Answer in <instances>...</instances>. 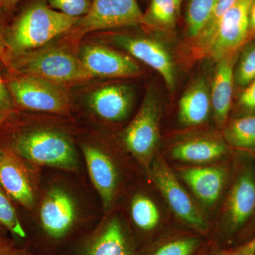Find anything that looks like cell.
<instances>
[{
  "label": "cell",
  "instance_id": "60d3db41",
  "mask_svg": "<svg viewBox=\"0 0 255 255\" xmlns=\"http://www.w3.org/2000/svg\"><path fill=\"white\" fill-rule=\"evenodd\" d=\"M198 255H205L204 254V253H201V254Z\"/></svg>",
  "mask_w": 255,
  "mask_h": 255
},
{
  "label": "cell",
  "instance_id": "f1b7e54d",
  "mask_svg": "<svg viewBox=\"0 0 255 255\" xmlns=\"http://www.w3.org/2000/svg\"><path fill=\"white\" fill-rule=\"evenodd\" d=\"M198 246L199 240L197 238H182L166 243L152 255H191Z\"/></svg>",
  "mask_w": 255,
  "mask_h": 255
},
{
  "label": "cell",
  "instance_id": "44dd1931",
  "mask_svg": "<svg viewBox=\"0 0 255 255\" xmlns=\"http://www.w3.org/2000/svg\"><path fill=\"white\" fill-rule=\"evenodd\" d=\"M127 214L129 221L142 232L155 229L160 221L157 204L141 191H133L128 197Z\"/></svg>",
  "mask_w": 255,
  "mask_h": 255
},
{
  "label": "cell",
  "instance_id": "4fadbf2b",
  "mask_svg": "<svg viewBox=\"0 0 255 255\" xmlns=\"http://www.w3.org/2000/svg\"><path fill=\"white\" fill-rule=\"evenodd\" d=\"M133 102L131 88L123 85L101 87L87 98L90 113L105 123H117L127 119L132 111Z\"/></svg>",
  "mask_w": 255,
  "mask_h": 255
},
{
  "label": "cell",
  "instance_id": "e575fe53",
  "mask_svg": "<svg viewBox=\"0 0 255 255\" xmlns=\"http://www.w3.org/2000/svg\"><path fill=\"white\" fill-rule=\"evenodd\" d=\"M251 32L255 33V0L252 4L249 16V33Z\"/></svg>",
  "mask_w": 255,
  "mask_h": 255
},
{
  "label": "cell",
  "instance_id": "30bf717a",
  "mask_svg": "<svg viewBox=\"0 0 255 255\" xmlns=\"http://www.w3.org/2000/svg\"><path fill=\"white\" fill-rule=\"evenodd\" d=\"M148 175L174 214L181 221L199 231L207 229L204 215L180 184L164 159L156 156L151 164Z\"/></svg>",
  "mask_w": 255,
  "mask_h": 255
},
{
  "label": "cell",
  "instance_id": "ab89813d",
  "mask_svg": "<svg viewBox=\"0 0 255 255\" xmlns=\"http://www.w3.org/2000/svg\"><path fill=\"white\" fill-rule=\"evenodd\" d=\"M216 255H229V253H219V254H218Z\"/></svg>",
  "mask_w": 255,
  "mask_h": 255
},
{
  "label": "cell",
  "instance_id": "4316f807",
  "mask_svg": "<svg viewBox=\"0 0 255 255\" xmlns=\"http://www.w3.org/2000/svg\"><path fill=\"white\" fill-rule=\"evenodd\" d=\"M236 79L238 85L246 87L255 80V44L247 48L242 54Z\"/></svg>",
  "mask_w": 255,
  "mask_h": 255
},
{
  "label": "cell",
  "instance_id": "d6986e66",
  "mask_svg": "<svg viewBox=\"0 0 255 255\" xmlns=\"http://www.w3.org/2000/svg\"><path fill=\"white\" fill-rule=\"evenodd\" d=\"M211 96L205 80H196L182 95L179 103V119L183 125L204 123L211 110Z\"/></svg>",
  "mask_w": 255,
  "mask_h": 255
},
{
  "label": "cell",
  "instance_id": "e0dca14e",
  "mask_svg": "<svg viewBox=\"0 0 255 255\" xmlns=\"http://www.w3.org/2000/svg\"><path fill=\"white\" fill-rule=\"evenodd\" d=\"M236 60V52L218 60L211 85V102L215 119L223 125L231 109L233 87V68Z\"/></svg>",
  "mask_w": 255,
  "mask_h": 255
},
{
  "label": "cell",
  "instance_id": "1f68e13d",
  "mask_svg": "<svg viewBox=\"0 0 255 255\" xmlns=\"http://www.w3.org/2000/svg\"><path fill=\"white\" fill-rule=\"evenodd\" d=\"M0 255H30V253L27 250L17 248L6 241L0 243Z\"/></svg>",
  "mask_w": 255,
  "mask_h": 255
},
{
  "label": "cell",
  "instance_id": "7bdbcfd3",
  "mask_svg": "<svg viewBox=\"0 0 255 255\" xmlns=\"http://www.w3.org/2000/svg\"></svg>",
  "mask_w": 255,
  "mask_h": 255
},
{
  "label": "cell",
  "instance_id": "8992f818",
  "mask_svg": "<svg viewBox=\"0 0 255 255\" xmlns=\"http://www.w3.org/2000/svg\"><path fill=\"white\" fill-rule=\"evenodd\" d=\"M160 114L157 97L147 94L136 115L119 135L122 148L147 174L158 149Z\"/></svg>",
  "mask_w": 255,
  "mask_h": 255
},
{
  "label": "cell",
  "instance_id": "603a6c76",
  "mask_svg": "<svg viewBox=\"0 0 255 255\" xmlns=\"http://www.w3.org/2000/svg\"><path fill=\"white\" fill-rule=\"evenodd\" d=\"M230 145L243 149L255 148V115L233 121L225 131Z\"/></svg>",
  "mask_w": 255,
  "mask_h": 255
},
{
  "label": "cell",
  "instance_id": "7402d4cb",
  "mask_svg": "<svg viewBox=\"0 0 255 255\" xmlns=\"http://www.w3.org/2000/svg\"><path fill=\"white\" fill-rule=\"evenodd\" d=\"M178 16L173 0H150V6L143 14L142 25L170 31L175 28Z\"/></svg>",
  "mask_w": 255,
  "mask_h": 255
},
{
  "label": "cell",
  "instance_id": "74e56055",
  "mask_svg": "<svg viewBox=\"0 0 255 255\" xmlns=\"http://www.w3.org/2000/svg\"><path fill=\"white\" fill-rule=\"evenodd\" d=\"M3 230H6L4 229V228L1 227V226H0V243H1V242H4L5 241H6V238L4 237V234H3Z\"/></svg>",
  "mask_w": 255,
  "mask_h": 255
},
{
  "label": "cell",
  "instance_id": "f546056e",
  "mask_svg": "<svg viewBox=\"0 0 255 255\" xmlns=\"http://www.w3.org/2000/svg\"><path fill=\"white\" fill-rule=\"evenodd\" d=\"M14 110L16 108L12 97L0 72V117L4 119Z\"/></svg>",
  "mask_w": 255,
  "mask_h": 255
},
{
  "label": "cell",
  "instance_id": "d4e9b609",
  "mask_svg": "<svg viewBox=\"0 0 255 255\" xmlns=\"http://www.w3.org/2000/svg\"><path fill=\"white\" fill-rule=\"evenodd\" d=\"M0 226L16 237L26 239L27 233L23 227L16 205L0 185Z\"/></svg>",
  "mask_w": 255,
  "mask_h": 255
},
{
  "label": "cell",
  "instance_id": "6da1fadb",
  "mask_svg": "<svg viewBox=\"0 0 255 255\" xmlns=\"http://www.w3.org/2000/svg\"><path fill=\"white\" fill-rule=\"evenodd\" d=\"M23 211L39 255L61 254L105 214L87 176L52 168L43 169L33 209Z\"/></svg>",
  "mask_w": 255,
  "mask_h": 255
},
{
  "label": "cell",
  "instance_id": "7a4b0ae2",
  "mask_svg": "<svg viewBox=\"0 0 255 255\" xmlns=\"http://www.w3.org/2000/svg\"><path fill=\"white\" fill-rule=\"evenodd\" d=\"M0 147L43 168L87 176L76 135L63 124L6 116L0 129Z\"/></svg>",
  "mask_w": 255,
  "mask_h": 255
},
{
  "label": "cell",
  "instance_id": "83f0119b",
  "mask_svg": "<svg viewBox=\"0 0 255 255\" xmlns=\"http://www.w3.org/2000/svg\"><path fill=\"white\" fill-rule=\"evenodd\" d=\"M55 11L74 18H82L90 11L92 0H47Z\"/></svg>",
  "mask_w": 255,
  "mask_h": 255
},
{
  "label": "cell",
  "instance_id": "ba28073f",
  "mask_svg": "<svg viewBox=\"0 0 255 255\" xmlns=\"http://www.w3.org/2000/svg\"><path fill=\"white\" fill-rule=\"evenodd\" d=\"M128 226L114 209L104 215L98 224L79 238L61 253L63 255H132Z\"/></svg>",
  "mask_w": 255,
  "mask_h": 255
},
{
  "label": "cell",
  "instance_id": "9c48e42d",
  "mask_svg": "<svg viewBox=\"0 0 255 255\" xmlns=\"http://www.w3.org/2000/svg\"><path fill=\"white\" fill-rule=\"evenodd\" d=\"M43 169L7 151L3 150L0 156V185L23 211L34 207Z\"/></svg>",
  "mask_w": 255,
  "mask_h": 255
},
{
  "label": "cell",
  "instance_id": "2e32d148",
  "mask_svg": "<svg viewBox=\"0 0 255 255\" xmlns=\"http://www.w3.org/2000/svg\"><path fill=\"white\" fill-rule=\"evenodd\" d=\"M179 174L194 195L208 206L219 199L227 177L226 168L221 166L186 167Z\"/></svg>",
  "mask_w": 255,
  "mask_h": 255
},
{
  "label": "cell",
  "instance_id": "d6a6232c",
  "mask_svg": "<svg viewBox=\"0 0 255 255\" xmlns=\"http://www.w3.org/2000/svg\"><path fill=\"white\" fill-rule=\"evenodd\" d=\"M230 255H255V237Z\"/></svg>",
  "mask_w": 255,
  "mask_h": 255
},
{
  "label": "cell",
  "instance_id": "4dcf8cb0",
  "mask_svg": "<svg viewBox=\"0 0 255 255\" xmlns=\"http://www.w3.org/2000/svg\"><path fill=\"white\" fill-rule=\"evenodd\" d=\"M240 105L245 110L255 112V80L247 85L240 97Z\"/></svg>",
  "mask_w": 255,
  "mask_h": 255
},
{
  "label": "cell",
  "instance_id": "484cf974",
  "mask_svg": "<svg viewBox=\"0 0 255 255\" xmlns=\"http://www.w3.org/2000/svg\"><path fill=\"white\" fill-rule=\"evenodd\" d=\"M218 0H189L186 14L187 35L196 39Z\"/></svg>",
  "mask_w": 255,
  "mask_h": 255
},
{
  "label": "cell",
  "instance_id": "5bb4252c",
  "mask_svg": "<svg viewBox=\"0 0 255 255\" xmlns=\"http://www.w3.org/2000/svg\"><path fill=\"white\" fill-rule=\"evenodd\" d=\"M114 41L134 58L160 74L169 90L175 85V67L168 50L159 42L149 38L117 36Z\"/></svg>",
  "mask_w": 255,
  "mask_h": 255
},
{
  "label": "cell",
  "instance_id": "7c38bea8",
  "mask_svg": "<svg viewBox=\"0 0 255 255\" xmlns=\"http://www.w3.org/2000/svg\"><path fill=\"white\" fill-rule=\"evenodd\" d=\"M254 0H237L225 14L214 41L206 53L216 60L231 54L249 35V16Z\"/></svg>",
  "mask_w": 255,
  "mask_h": 255
},
{
  "label": "cell",
  "instance_id": "d590c367",
  "mask_svg": "<svg viewBox=\"0 0 255 255\" xmlns=\"http://www.w3.org/2000/svg\"><path fill=\"white\" fill-rule=\"evenodd\" d=\"M20 0H0V10H9L17 4Z\"/></svg>",
  "mask_w": 255,
  "mask_h": 255
},
{
  "label": "cell",
  "instance_id": "52a82bcc",
  "mask_svg": "<svg viewBox=\"0 0 255 255\" xmlns=\"http://www.w3.org/2000/svg\"><path fill=\"white\" fill-rule=\"evenodd\" d=\"M14 73L6 82L15 108L42 113L71 116V103L59 84L44 79Z\"/></svg>",
  "mask_w": 255,
  "mask_h": 255
},
{
  "label": "cell",
  "instance_id": "3957f363",
  "mask_svg": "<svg viewBox=\"0 0 255 255\" xmlns=\"http://www.w3.org/2000/svg\"><path fill=\"white\" fill-rule=\"evenodd\" d=\"M76 137L87 177L100 196L104 212L114 210L123 194L127 165L115 150L97 137Z\"/></svg>",
  "mask_w": 255,
  "mask_h": 255
},
{
  "label": "cell",
  "instance_id": "8d00e7d4",
  "mask_svg": "<svg viewBox=\"0 0 255 255\" xmlns=\"http://www.w3.org/2000/svg\"><path fill=\"white\" fill-rule=\"evenodd\" d=\"M182 1L183 0H173L176 8H177L178 14L179 15V13H180L181 5H182Z\"/></svg>",
  "mask_w": 255,
  "mask_h": 255
},
{
  "label": "cell",
  "instance_id": "cb8c5ba5",
  "mask_svg": "<svg viewBox=\"0 0 255 255\" xmlns=\"http://www.w3.org/2000/svg\"><path fill=\"white\" fill-rule=\"evenodd\" d=\"M236 1L237 0H218L205 25L199 36L196 37L198 48L206 52L217 34L225 14Z\"/></svg>",
  "mask_w": 255,
  "mask_h": 255
},
{
  "label": "cell",
  "instance_id": "ac0fdd59",
  "mask_svg": "<svg viewBox=\"0 0 255 255\" xmlns=\"http://www.w3.org/2000/svg\"><path fill=\"white\" fill-rule=\"evenodd\" d=\"M255 209V182L250 172L238 178L230 191L227 215L233 229L241 227Z\"/></svg>",
  "mask_w": 255,
  "mask_h": 255
},
{
  "label": "cell",
  "instance_id": "9a60e30c",
  "mask_svg": "<svg viewBox=\"0 0 255 255\" xmlns=\"http://www.w3.org/2000/svg\"><path fill=\"white\" fill-rule=\"evenodd\" d=\"M80 59L92 78L136 76L141 72L130 57L98 45L84 47Z\"/></svg>",
  "mask_w": 255,
  "mask_h": 255
},
{
  "label": "cell",
  "instance_id": "f35d334b",
  "mask_svg": "<svg viewBox=\"0 0 255 255\" xmlns=\"http://www.w3.org/2000/svg\"><path fill=\"white\" fill-rule=\"evenodd\" d=\"M3 120H4V119L1 118V117H0V129H1V124H2ZM2 153H3V150H1V147H0V156H1V154H2Z\"/></svg>",
  "mask_w": 255,
  "mask_h": 255
},
{
  "label": "cell",
  "instance_id": "836d02e7",
  "mask_svg": "<svg viewBox=\"0 0 255 255\" xmlns=\"http://www.w3.org/2000/svg\"><path fill=\"white\" fill-rule=\"evenodd\" d=\"M5 35H6V31H4V29L0 25V58H4L5 55L7 53Z\"/></svg>",
  "mask_w": 255,
  "mask_h": 255
},
{
  "label": "cell",
  "instance_id": "277c9868",
  "mask_svg": "<svg viewBox=\"0 0 255 255\" xmlns=\"http://www.w3.org/2000/svg\"><path fill=\"white\" fill-rule=\"evenodd\" d=\"M80 18L55 11L44 3L31 5L6 30L7 53L5 56L31 51L44 46L55 37L70 31Z\"/></svg>",
  "mask_w": 255,
  "mask_h": 255
},
{
  "label": "cell",
  "instance_id": "5b68a950",
  "mask_svg": "<svg viewBox=\"0 0 255 255\" xmlns=\"http://www.w3.org/2000/svg\"><path fill=\"white\" fill-rule=\"evenodd\" d=\"M10 70L54 83L84 81L92 78L80 58L58 48L6 55Z\"/></svg>",
  "mask_w": 255,
  "mask_h": 255
},
{
  "label": "cell",
  "instance_id": "8fae6325",
  "mask_svg": "<svg viewBox=\"0 0 255 255\" xmlns=\"http://www.w3.org/2000/svg\"><path fill=\"white\" fill-rule=\"evenodd\" d=\"M143 14L136 0H92L90 11L80 18L81 33L142 25Z\"/></svg>",
  "mask_w": 255,
  "mask_h": 255
},
{
  "label": "cell",
  "instance_id": "b9f144b4",
  "mask_svg": "<svg viewBox=\"0 0 255 255\" xmlns=\"http://www.w3.org/2000/svg\"><path fill=\"white\" fill-rule=\"evenodd\" d=\"M0 11H1V10H0Z\"/></svg>",
  "mask_w": 255,
  "mask_h": 255
},
{
  "label": "cell",
  "instance_id": "ee69618b",
  "mask_svg": "<svg viewBox=\"0 0 255 255\" xmlns=\"http://www.w3.org/2000/svg\"><path fill=\"white\" fill-rule=\"evenodd\" d=\"M2 243H3V242H2Z\"/></svg>",
  "mask_w": 255,
  "mask_h": 255
},
{
  "label": "cell",
  "instance_id": "ffe728a7",
  "mask_svg": "<svg viewBox=\"0 0 255 255\" xmlns=\"http://www.w3.org/2000/svg\"><path fill=\"white\" fill-rule=\"evenodd\" d=\"M226 152L223 142L214 139H195L182 142L171 152L176 160L193 164H204L221 158Z\"/></svg>",
  "mask_w": 255,
  "mask_h": 255
}]
</instances>
